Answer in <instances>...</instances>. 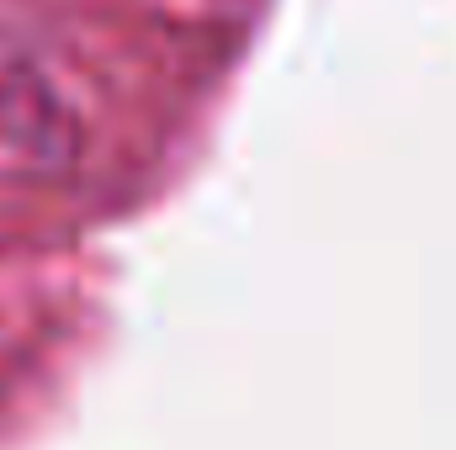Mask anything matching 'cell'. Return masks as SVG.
Returning a JSON list of instances; mask_svg holds the SVG:
<instances>
[{
  "instance_id": "cell-1",
  "label": "cell",
  "mask_w": 456,
  "mask_h": 450,
  "mask_svg": "<svg viewBox=\"0 0 456 450\" xmlns=\"http://www.w3.org/2000/svg\"><path fill=\"white\" fill-rule=\"evenodd\" d=\"M86 149L53 75L0 27V181H59Z\"/></svg>"
}]
</instances>
